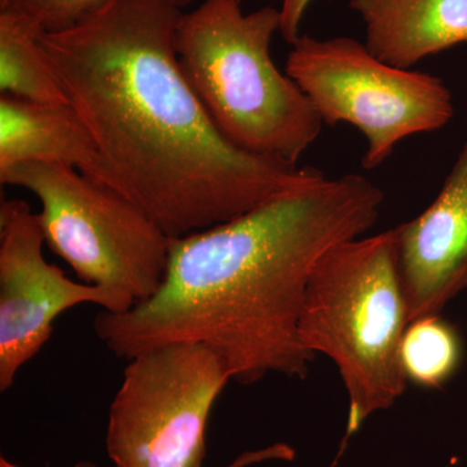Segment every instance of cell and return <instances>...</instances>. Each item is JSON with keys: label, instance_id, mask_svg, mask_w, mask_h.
I'll return each mask as SVG.
<instances>
[{"label": "cell", "instance_id": "cell-1", "mask_svg": "<svg viewBox=\"0 0 467 467\" xmlns=\"http://www.w3.org/2000/svg\"><path fill=\"white\" fill-rule=\"evenodd\" d=\"M181 15L174 0H109L72 29L39 38L119 192L171 239L325 178L220 133L178 61Z\"/></svg>", "mask_w": 467, "mask_h": 467}, {"label": "cell", "instance_id": "cell-16", "mask_svg": "<svg viewBox=\"0 0 467 467\" xmlns=\"http://www.w3.org/2000/svg\"><path fill=\"white\" fill-rule=\"evenodd\" d=\"M75 467H99L97 465V463L92 462V461L84 460L79 461V462H77Z\"/></svg>", "mask_w": 467, "mask_h": 467}, {"label": "cell", "instance_id": "cell-15", "mask_svg": "<svg viewBox=\"0 0 467 467\" xmlns=\"http://www.w3.org/2000/svg\"><path fill=\"white\" fill-rule=\"evenodd\" d=\"M279 2H281L279 33L288 45H292L300 36L301 23L313 0H279Z\"/></svg>", "mask_w": 467, "mask_h": 467}, {"label": "cell", "instance_id": "cell-12", "mask_svg": "<svg viewBox=\"0 0 467 467\" xmlns=\"http://www.w3.org/2000/svg\"><path fill=\"white\" fill-rule=\"evenodd\" d=\"M43 32L17 12L0 11V90L36 103L67 104L39 42Z\"/></svg>", "mask_w": 467, "mask_h": 467}, {"label": "cell", "instance_id": "cell-13", "mask_svg": "<svg viewBox=\"0 0 467 467\" xmlns=\"http://www.w3.org/2000/svg\"><path fill=\"white\" fill-rule=\"evenodd\" d=\"M461 358L459 334L441 315L409 322L400 347L402 370L408 380L423 389H441L456 373Z\"/></svg>", "mask_w": 467, "mask_h": 467}, {"label": "cell", "instance_id": "cell-6", "mask_svg": "<svg viewBox=\"0 0 467 467\" xmlns=\"http://www.w3.org/2000/svg\"><path fill=\"white\" fill-rule=\"evenodd\" d=\"M126 365L109 405L106 450L115 467H204L212 409L233 379L202 344L146 350ZM285 444L248 451L227 467L294 460Z\"/></svg>", "mask_w": 467, "mask_h": 467}, {"label": "cell", "instance_id": "cell-11", "mask_svg": "<svg viewBox=\"0 0 467 467\" xmlns=\"http://www.w3.org/2000/svg\"><path fill=\"white\" fill-rule=\"evenodd\" d=\"M349 7L364 21L368 51L402 69L467 42V0H349Z\"/></svg>", "mask_w": 467, "mask_h": 467}, {"label": "cell", "instance_id": "cell-7", "mask_svg": "<svg viewBox=\"0 0 467 467\" xmlns=\"http://www.w3.org/2000/svg\"><path fill=\"white\" fill-rule=\"evenodd\" d=\"M291 46L285 72L324 125L348 124L364 135L365 169L379 167L401 140L441 130L454 116L441 78L384 63L365 43L300 36Z\"/></svg>", "mask_w": 467, "mask_h": 467}, {"label": "cell", "instance_id": "cell-19", "mask_svg": "<svg viewBox=\"0 0 467 467\" xmlns=\"http://www.w3.org/2000/svg\"><path fill=\"white\" fill-rule=\"evenodd\" d=\"M0 2H3V0H0Z\"/></svg>", "mask_w": 467, "mask_h": 467}, {"label": "cell", "instance_id": "cell-10", "mask_svg": "<svg viewBox=\"0 0 467 467\" xmlns=\"http://www.w3.org/2000/svg\"><path fill=\"white\" fill-rule=\"evenodd\" d=\"M29 162L73 168L119 192L115 173L70 103H36L2 94L0 173Z\"/></svg>", "mask_w": 467, "mask_h": 467}, {"label": "cell", "instance_id": "cell-17", "mask_svg": "<svg viewBox=\"0 0 467 467\" xmlns=\"http://www.w3.org/2000/svg\"><path fill=\"white\" fill-rule=\"evenodd\" d=\"M0 467H20V466H17L16 463H12L11 461L5 459V457H0Z\"/></svg>", "mask_w": 467, "mask_h": 467}, {"label": "cell", "instance_id": "cell-2", "mask_svg": "<svg viewBox=\"0 0 467 467\" xmlns=\"http://www.w3.org/2000/svg\"><path fill=\"white\" fill-rule=\"evenodd\" d=\"M384 193L364 175L313 181L247 213L171 239L159 291L121 315L101 310L94 331L117 358L169 344H202L233 379H304L315 355L299 324L313 267L376 223Z\"/></svg>", "mask_w": 467, "mask_h": 467}, {"label": "cell", "instance_id": "cell-4", "mask_svg": "<svg viewBox=\"0 0 467 467\" xmlns=\"http://www.w3.org/2000/svg\"><path fill=\"white\" fill-rule=\"evenodd\" d=\"M408 325L395 229L339 243L313 267L300 339L339 370L349 400L347 438L404 393L400 347Z\"/></svg>", "mask_w": 467, "mask_h": 467}, {"label": "cell", "instance_id": "cell-3", "mask_svg": "<svg viewBox=\"0 0 467 467\" xmlns=\"http://www.w3.org/2000/svg\"><path fill=\"white\" fill-rule=\"evenodd\" d=\"M281 12L251 14L238 0H204L182 12L175 51L187 82L220 133L245 152L297 164L324 122L270 54Z\"/></svg>", "mask_w": 467, "mask_h": 467}, {"label": "cell", "instance_id": "cell-14", "mask_svg": "<svg viewBox=\"0 0 467 467\" xmlns=\"http://www.w3.org/2000/svg\"><path fill=\"white\" fill-rule=\"evenodd\" d=\"M109 0H3L0 11L9 9L30 18L43 33L66 32L103 7ZM181 8L193 0H174Z\"/></svg>", "mask_w": 467, "mask_h": 467}, {"label": "cell", "instance_id": "cell-5", "mask_svg": "<svg viewBox=\"0 0 467 467\" xmlns=\"http://www.w3.org/2000/svg\"><path fill=\"white\" fill-rule=\"evenodd\" d=\"M0 182L39 199L45 243L79 281L133 306L159 291L171 238L124 193L76 169L41 162L8 169Z\"/></svg>", "mask_w": 467, "mask_h": 467}, {"label": "cell", "instance_id": "cell-8", "mask_svg": "<svg viewBox=\"0 0 467 467\" xmlns=\"http://www.w3.org/2000/svg\"><path fill=\"white\" fill-rule=\"evenodd\" d=\"M45 235L38 213L20 199L0 204V391L36 358L67 310L95 304L121 315L130 301L99 285L72 281L43 256Z\"/></svg>", "mask_w": 467, "mask_h": 467}, {"label": "cell", "instance_id": "cell-9", "mask_svg": "<svg viewBox=\"0 0 467 467\" xmlns=\"http://www.w3.org/2000/svg\"><path fill=\"white\" fill-rule=\"evenodd\" d=\"M395 233L409 322L441 315L467 288V140L435 201Z\"/></svg>", "mask_w": 467, "mask_h": 467}, {"label": "cell", "instance_id": "cell-18", "mask_svg": "<svg viewBox=\"0 0 467 467\" xmlns=\"http://www.w3.org/2000/svg\"><path fill=\"white\" fill-rule=\"evenodd\" d=\"M238 2H241V3H242V0H238Z\"/></svg>", "mask_w": 467, "mask_h": 467}]
</instances>
